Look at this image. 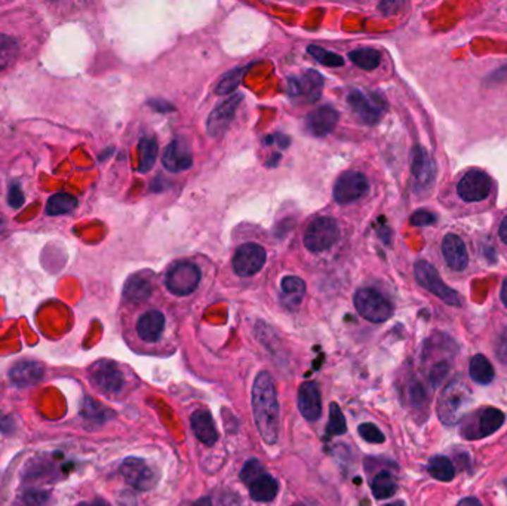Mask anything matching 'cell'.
<instances>
[{"label":"cell","instance_id":"6da1fadb","mask_svg":"<svg viewBox=\"0 0 507 506\" xmlns=\"http://www.w3.org/2000/svg\"><path fill=\"white\" fill-rule=\"evenodd\" d=\"M252 416L263 441L276 444L281 429L279 401L273 378L267 371L259 373L252 386Z\"/></svg>","mask_w":507,"mask_h":506},{"label":"cell","instance_id":"7a4b0ae2","mask_svg":"<svg viewBox=\"0 0 507 506\" xmlns=\"http://www.w3.org/2000/svg\"><path fill=\"white\" fill-rule=\"evenodd\" d=\"M470 402V392L466 385L456 379L448 383L438 398V417L446 426H454L463 421V414Z\"/></svg>","mask_w":507,"mask_h":506},{"label":"cell","instance_id":"3957f363","mask_svg":"<svg viewBox=\"0 0 507 506\" xmlns=\"http://www.w3.org/2000/svg\"><path fill=\"white\" fill-rule=\"evenodd\" d=\"M240 480L250 488V496L255 502H271L278 496L279 483L257 459H250L240 471Z\"/></svg>","mask_w":507,"mask_h":506},{"label":"cell","instance_id":"277c9868","mask_svg":"<svg viewBox=\"0 0 507 506\" xmlns=\"http://www.w3.org/2000/svg\"><path fill=\"white\" fill-rule=\"evenodd\" d=\"M461 435L466 440H481L497 432L504 423V413L496 407H484L463 418Z\"/></svg>","mask_w":507,"mask_h":506},{"label":"cell","instance_id":"5b68a950","mask_svg":"<svg viewBox=\"0 0 507 506\" xmlns=\"http://www.w3.org/2000/svg\"><path fill=\"white\" fill-rule=\"evenodd\" d=\"M353 301L358 313L369 323L381 324L393 315L392 303L374 288H360Z\"/></svg>","mask_w":507,"mask_h":506},{"label":"cell","instance_id":"8992f818","mask_svg":"<svg viewBox=\"0 0 507 506\" xmlns=\"http://www.w3.org/2000/svg\"><path fill=\"white\" fill-rule=\"evenodd\" d=\"M414 275L420 285L426 288V290L433 296L439 297L444 303H446V305L454 308L461 306V299L458 293L454 291L453 288H450L442 281L438 270L430 263L424 262V260H418V262L414 265Z\"/></svg>","mask_w":507,"mask_h":506},{"label":"cell","instance_id":"52a82bcc","mask_svg":"<svg viewBox=\"0 0 507 506\" xmlns=\"http://www.w3.org/2000/svg\"><path fill=\"white\" fill-rule=\"evenodd\" d=\"M92 385L106 395H118L123 390L125 378L119 366L114 361L99 359L90 368Z\"/></svg>","mask_w":507,"mask_h":506},{"label":"cell","instance_id":"ba28073f","mask_svg":"<svg viewBox=\"0 0 507 506\" xmlns=\"http://www.w3.org/2000/svg\"><path fill=\"white\" fill-rule=\"evenodd\" d=\"M340 229L334 219L321 217L310 223L304 234V245L312 253H322L329 250L338 241Z\"/></svg>","mask_w":507,"mask_h":506},{"label":"cell","instance_id":"9c48e42d","mask_svg":"<svg viewBox=\"0 0 507 506\" xmlns=\"http://www.w3.org/2000/svg\"><path fill=\"white\" fill-rule=\"evenodd\" d=\"M200 269L192 262H178L172 265L166 273V288L173 296H188L192 294L200 282Z\"/></svg>","mask_w":507,"mask_h":506},{"label":"cell","instance_id":"30bf717a","mask_svg":"<svg viewBox=\"0 0 507 506\" xmlns=\"http://www.w3.org/2000/svg\"><path fill=\"white\" fill-rule=\"evenodd\" d=\"M324 78L316 70H307L300 76L288 79V95L298 103L312 104L321 98Z\"/></svg>","mask_w":507,"mask_h":506},{"label":"cell","instance_id":"8fae6325","mask_svg":"<svg viewBox=\"0 0 507 506\" xmlns=\"http://www.w3.org/2000/svg\"><path fill=\"white\" fill-rule=\"evenodd\" d=\"M347 103L358 121L364 125H375L381 119L386 110L384 101L379 95H367L360 91H352L347 95Z\"/></svg>","mask_w":507,"mask_h":506},{"label":"cell","instance_id":"7c38bea8","mask_svg":"<svg viewBox=\"0 0 507 506\" xmlns=\"http://www.w3.org/2000/svg\"><path fill=\"white\" fill-rule=\"evenodd\" d=\"M121 474L126 483L138 491H149L157 484L156 472L140 457H126L121 466Z\"/></svg>","mask_w":507,"mask_h":506},{"label":"cell","instance_id":"4fadbf2b","mask_svg":"<svg viewBox=\"0 0 507 506\" xmlns=\"http://www.w3.org/2000/svg\"><path fill=\"white\" fill-rule=\"evenodd\" d=\"M266 260L267 254L262 245L252 242L243 243L233 257V270L239 277H252L264 267Z\"/></svg>","mask_w":507,"mask_h":506},{"label":"cell","instance_id":"5bb4252c","mask_svg":"<svg viewBox=\"0 0 507 506\" xmlns=\"http://www.w3.org/2000/svg\"><path fill=\"white\" fill-rule=\"evenodd\" d=\"M242 100L243 95L233 94L211 112L209 118L207 121V131L212 138H219L227 131L231 121L235 119L236 110L242 103Z\"/></svg>","mask_w":507,"mask_h":506},{"label":"cell","instance_id":"9a60e30c","mask_svg":"<svg viewBox=\"0 0 507 506\" xmlns=\"http://www.w3.org/2000/svg\"><path fill=\"white\" fill-rule=\"evenodd\" d=\"M369 189L367 177L360 172H344L334 186V199L341 205L350 204L364 196Z\"/></svg>","mask_w":507,"mask_h":506},{"label":"cell","instance_id":"2e32d148","mask_svg":"<svg viewBox=\"0 0 507 506\" xmlns=\"http://www.w3.org/2000/svg\"><path fill=\"white\" fill-rule=\"evenodd\" d=\"M457 191L463 200L479 202L489 196L491 180L485 172L479 169H472L460 180Z\"/></svg>","mask_w":507,"mask_h":506},{"label":"cell","instance_id":"e0dca14e","mask_svg":"<svg viewBox=\"0 0 507 506\" xmlns=\"http://www.w3.org/2000/svg\"><path fill=\"white\" fill-rule=\"evenodd\" d=\"M298 410L309 422L319 421L322 416L321 390L316 382H303L298 387Z\"/></svg>","mask_w":507,"mask_h":506},{"label":"cell","instance_id":"ac0fdd59","mask_svg":"<svg viewBox=\"0 0 507 506\" xmlns=\"http://www.w3.org/2000/svg\"><path fill=\"white\" fill-rule=\"evenodd\" d=\"M340 114L329 106L317 107L310 112L306 118V129L313 137H325L336 128Z\"/></svg>","mask_w":507,"mask_h":506},{"label":"cell","instance_id":"d6986e66","mask_svg":"<svg viewBox=\"0 0 507 506\" xmlns=\"http://www.w3.org/2000/svg\"><path fill=\"white\" fill-rule=\"evenodd\" d=\"M153 282L150 272H138L129 277L123 285V300L128 303H142L150 299Z\"/></svg>","mask_w":507,"mask_h":506},{"label":"cell","instance_id":"ffe728a7","mask_svg":"<svg viewBox=\"0 0 507 506\" xmlns=\"http://www.w3.org/2000/svg\"><path fill=\"white\" fill-rule=\"evenodd\" d=\"M45 367L36 361H20L9 370V380L17 387H30L42 382Z\"/></svg>","mask_w":507,"mask_h":506},{"label":"cell","instance_id":"44dd1931","mask_svg":"<svg viewBox=\"0 0 507 506\" xmlns=\"http://www.w3.org/2000/svg\"><path fill=\"white\" fill-rule=\"evenodd\" d=\"M413 176L415 179V189H429L434 181V164L423 147H415L413 156Z\"/></svg>","mask_w":507,"mask_h":506},{"label":"cell","instance_id":"7402d4cb","mask_svg":"<svg viewBox=\"0 0 507 506\" xmlns=\"http://www.w3.org/2000/svg\"><path fill=\"white\" fill-rule=\"evenodd\" d=\"M165 330V316L161 311H147L137 321V332L141 340L146 343H156L161 340Z\"/></svg>","mask_w":507,"mask_h":506},{"label":"cell","instance_id":"603a6c76","mask_svg":"<svg viewBox=\"0 0 507 506\" xmlns=\"http://www.w3.org/2000/svg\"><path fill=\"white\" fill-rule=\"evenodd\" d=\"M442 254L446 265L453 270H465L469 265V254L465 242L454 234L446 235L442 242Z\"/></svg>","mask_w":507,"mask_h":506},{"label":"cell","instance_id":"cb8c5ba5","mask_svg":"<svg viewBox=\"0 0 507 506\" xmlns=\"http://www.w3.org/2000/svg\"><path fill=\"white\" fill-rule=\"evenodd\" d=\"M164 167L171 172H181L193 165V156L181 140H173L162 156Z\"/></svg>","mask_w":507,"mask_h":506},{"label":"cell","instance_id":"d4e9b609","mask_svg":"<svg viewBox=\"0 0 507 506\" xmlns=\"http://www.w3.org/2000/svg\"><path fill=\"white\" fill-rule=\"evenodd\" d=\"M190 423L196 438L202 444L212 447L216 441H219V430H216L214 417L208 410L204 409L196 410L190 416Z\"/></svg>","mask_w":507,"mask_h":506},{"label":"cell","instance_id":"484cf974","mask_svg":"<svg viewBox=\"0 0 507 506\" xmlns=\"http://www.w3.org/2000/svg\"><path fill=\"white\" fill-rule=\"evenodd\" d=\"M281 303L289 309L297 311L306 294V284L298 277H285L281 284Z\"/></svg>","mask_w":507,"mask_h":506},{"label":"cell","instance_id":"4316f807","mask_svg":"<svg viewBox=\"0 0 507 506\" xmlns=\"http://www.w3.org/2000/svg\"><path fill=\"white\" fill-rule=\"evenodd\" d=\"M469 374L475 383L477 385H489L492 380H494V367L489 363V359L484 355H475L470 359V366H469Z\"/></svg>","mask_w":507,"mask_h":506},{"label":"cell","instance_id":"83f0119b","mask_svg":"<svg viewBox=\"0 0 507 506\" xmlns=\"http://www.w3.org/2000/svg\"><path fill=\"white\" fill-rule=\"evenodd\" d=\"M427 472L430 474L432 478L442 483H450L456 476V468L453 462L445 456H433L427 464Z\"/></svg>","mask_w":507,"mask_h":506},{"label":"cell","instance_id":"f1b7e54d","mask_svg":"<svg viewBox=\"0 0 507 506\" xmlns=\"http://www.w3.org/2000/svg\"><path fill=\"white\" fill-rule=\"evenodd\" d=\"M371 490H372V495L375 499H380V500L389 499L396 493L398 483L392 474L387 471H381L374 476V480L371 483Z\"/></svg>","mask_w":507,"mask_h":506},{"label":"cell","instance_id":"f546056e","mask_svg":"<svg viewBox=\"0 0 507 506\" xmlns=\"http://www.w3.org/2000/svg\"><path fill=\"white\" fill-rule=\"evenodd\" d=\"M21 47L16 37L0 33V71L9 68L18 60Z\"/></svg>","mask_w":507,"mask_h":506},{"label":"cell","instance_id":"4dcf8cb0","mask_svg":"<svg viewBox=\"0 0 507 506\" xmlns=\"http://www.w3.org/2000/svg\"><path fill=\"white\" fill-rule=\"evenodd\" d=\"M78 207V199L68 193H55L52 195L45 207V212L48 215H64L73 212Z\"/></svg>","mask_w":507,"mask_h":506},{"label":"cell","instance_id":"1f68e13d","mask_svg":"<svg viewBox=\"0 0 507 506\" xmlns=\"http://www.w3.org/2000/svg\"><path fill=\"white\" fill-rule=\"evenodd\" d=\"M349 60L362 70H375L380 66L381 55L374 48H359L349 52Z\"/></svg>","mask_w":507,"mask_h":506},{"label":"cell","instance_id":"d6a6232c","mask_svg":"<svg viewBox=\"0 0 507 506\" xmlns=\"http://www.w3.org/2000/svg\"><path fill=\"white\" fill-rule=\"evenodd\" d=\"M138 171L140 172H149L153 167L157 159V143L154 138H149L144 137L141 138L140 144H138Z\"/></svg>","mask_w":507,"mask_h":506},{"label":"cell","instance_id":"836d02e7","mask_svg":"<svg viewBox=\"0 0 507 506\" xmlns=\"http://www.w3.org/2000/svg\"><path fill=\"white\" fill-rule=\"evenodd\" d=\"M405 401H407L408 406L414 407V409H420L423 407L426 401H427V394L424 386L420 383L415 379H410L405 385Z\"/></svg>","mask_w":507,"mask_h":506},{"label":"cell","instance_id":"e575fe53","mask_svg":"<svg viewBox=\"0 0 507 506\" xmlns=\"http://www.w3.org/2000/svg\"><path fill=\"white\" fill-rule=\"evenodd\" d=\"M346 432H347L346 417H344L338 404L337 402H331L329 404V422L326 425L328 437L344 435Z\"/></svg>","mask_w":507,"mask_h":506},{"label":"cell","instance_id":"d590c367","mask_svg":"<svg viewBox=\"0 0 507 506\" xmlns=\"http://www.w3.org/2000/svg\"><path fill=\"white\" fill-rule=\"evenodd\" d=\"M307 52L313 56V59L317 63H321L325 67H341V66H344V60H343L341 55H338L336 52H331L328 49H324L321 47L310 45V47H307Z\"/></svg>","mask_w":507,"mask_h":506},{"label":"cell","instance_id":"8d00e7d4","mask_svg":"<svg viewBox=\"0 0 507 506\" xmlns=\"http://www.w3.org/2000/svg\"><path fill=\"white\" fill-rule=\"evenodd\" d=\"M245 71H246V68H238L233 71H228V73L219 82V85H216L215 92L219 95H227V94L233 92L239 86V83L242 82V79L245 76Z\"/></svg>","mask_w":507,"mask_h":506},{"label":"cell","instance_id":"74e56055","mask_svg":"<svg viewBox=\"0 0 507 506\" xmlns=\"http://www.w3.org/2000/svg\"><path fill=\"white\" fill-rule=\"evenodd\" d=\"M82 414L90 418V421H94V422H101L103 423L104 421H107L109 416H110V411L109 409L103 407L101 404H98L97 401H92L90 397L85 399V404L82 407Z\"/></svg>","mask_w":507,"mask_h":506},{"label":"cell","instance_id":"f35d334b","mask_svg":"<svg viewBox=\"0 0 507 506\" xmlns=\"http://www.w3.org/2000/svg\"><path fill=\"white\" fill-rule=\"evenodd\" d=\"M358 433L362 440H365L367 442H371V444H383L386 441L384 433L374 423H362L358 428Z\"/></svg>","mask_w":507,"mask_h":506},{"label":"cell","instance_id":"ab89813d","mask_svg":"<svg viewBox=\"0 0 507 506\" xmlns=\"http://www.w3.org/2000/svg\"><path fill=\"white\" fill-rule=\"evenodd\" d=\"M24 202H25V196H24V193L21 191V186L17 181L11 183L9 184V192H8V204H9V207L18 210V208H21L24 205Z\"/></svg>","mask_w":507,"mask_h":506},{"label":"cell","instance_id":"60d3db41","mask_svg":"<svg viewBox=\"0 0 507 506\" xmlns=\"http://www.w3.org/2000/svg\"><path fill=\"white\" fill-rule=\"evenodd\" d=\"M410 222H411L413 226L423 227V226H430V224H433L434 222H436V217H434V214H432L430 211L418 210V211H415V212L411 215Z\"/></svg>","mask_w":507,"mask_h":506},{"label":"cell","instance_id":"b9f144b4","mask_svg":"<svg viewBox=\"0 0 507 506\" xmlns=\"http://www.w3.org/2000/svg\"><path fill=\"white\" fill-rule=\"evenodd\" d=\"M496 355L503 364H507V331H504L497 340Z\"/></svg>","mask_w":507,"mask_h":506},{"label":"cell","instance_id":"7bdbcfd3","mask_svg":"<svg viewBox=\"0 0 507 506\" xmlns=\"http://www.w3.org/2000/svg\"><path fill=\"white\" fill-rule=\"evenodd\" d=\"M264 141H266V144H278V146H281L282 149L289 146V138L286 135H283V134H276L273 137H267Z\"/></svg>","mask_w":507,"mask_h":506},{"label":"cell","instance_id":"ee69618b","mask_svg":"<svg viewBox=\"0 0 507 506\" xmlns=\"http://www.w3.org/2000/svg\"><path fill=\"white\" fill-rule=\"evenodd\" d=\"M398 8H401V4H396V2H383L379 6V9L383 13H393L398 11Z\"/></svg>","mask_w":507,"mask_h":506},{"label":"cell","instance_id":"f6af8a7d","mask_svg":"<svg viewBox=\"0 0 507 506\" xmlns=\"http://www.w3.org/2000/svg\"><path fill=\"white\" fill-rule=\"evenodd\" d=\"M457 506H482V505L476 498H465L457 503Z\"/></svg>","mask_w":507,"mask_h":506},{"label":"cell","instance_id":"bcb514c9","mask_svg":"<svg viewBox=\"0 0 507 506\" xmlns=\"http://www.w3.org/2000/svg\"><path fill=\"white\" fill-rule=\"evenodd\" d=\"M499 235H500L501 241L507 245V217H504V220H503V222H501V224H500Z\"/></svg>","mask_w":507,"mask_h":506},{"label":"cell","instance_id":"7dc6e473","mask_svg":"<svg viewBox=\"0 0 507 506\" xmlns=\"http://www.w3.org/2000/svg\"><path fill=\"white\" fill-rule=\"evenodd\" d=\"M76 506H110V505L103 499H95V500H91V502H80Z\"/></svg>","mask_w":507,"mask_h":506},{"label":"cell","instance_id":"c3c4849f","mask_svg":"<svg viewBox=\"0 0 507 506\" xmlns=\"http://www.w3.org/2000/svg\"><path fill=\"white\" fill-rule=\"evenodd\" d=\"M152 107L154 109V110H157V112H168V110H172V109H169V107H164V103H162V101L161 100H156V101H152Z\"/></svg>","mask_w":507,"mask_h":506},{"label":"cell","instance_id":"681fc988","mask_svg":"<svg viewBox=\"0 0 507 506\" xmlns=\"http://www.w3.org/2000/svg\"><path fill=\"white\" fill-rule=\"evenodd\" d=\"M193 506H212V500L211 498H200L193 503Z\"/></svg>","mask_w":507,"mask_h":506},{"label":"cell","instance_id":"f907efd6","mask_svg":"<svg viewBox=\"0 0 507 506\" xmlns=\"http://www.w3.org/2000/svg\"><path fill=\"white\" fill-rule=\"evenodd\" d=\"M501 301H503V305L507 308V278L504 279L503 287H501Z\"/></svg>","mask_w":507,"mask_h":506},{"label":"cell","instance_id":"816d5d0a","mask_svg":"<svg viewBox=\"0 0 507 506\" xmlns=\"http://www.w3.org/2000/svg\"><path fill=\"white\" fill-rule=\"evenodd\" d=\"M279 161H281V155L279 153H273L271 159H269V161H267V165L269 167H276Z\"/></svg>","mask_w":507,"mask_h":506},{"label":"cell","instance_id":"f5cc1de1","mask_svg":"<svg viewBox=\"0 0 507 506\" xmlns=\"http://www.w3.org/2000/svg\"><path fill=\"white\" fill-rule=\"evenodd\" d=\"M384 506H405V503L401 502V500H398V502H393V503H387V505H384Z\"/></svg>","mask_w":507,"mask_h":506},{"label":"cell","instance_id":"db71d44e","mask_svg":"<svg viewBox=\"0 0 507 506\" xmlns=\"http://www.w3.org/2000/svg\"><path fill=\"white\" fill-rule=\"evenodd\" d=\"M2 229H4V220H2V217H0V232H2Z\"/></svg>","mask_w":507,"mask_h":506},{"label":"cell","instance_id":"11a10c76","mask_svg":"<svg viewBox=\"0 0 507 506\" xmlns=\"http://www.w3.org/2000/svg\"><path fill=\"white\" fill-rule=\"evenodd\" d=\"M294 506H301V505H294Z\"/></svg>","mask_w":507,"mask_h":506}]
</instances>
